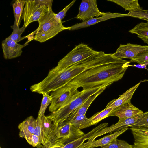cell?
Instances as JSON below:
<instances>
[{"label": "cell", "instance_id": "6da1fadb", "mask_svg": "<svg viewBox=\"0 0 148 148\" xmlns=\"http://www.w3.org/2000/svg\"><path fill=\"white\" fill-rule=\"evenodd\" d=\"M130 61L112 63L94 67L80 73L67 85L84 90L121 79L129 66Z\"/></svg>", "mask_w": 148, "mask_h": 148}, {"label": "cell", "instance_id": "7a4b0ae2", "mask_svg": "<svg viewBox=\"0 0 148 148\" xmlns=\"http://www.w3.org/2000/svg\"><path fill=\"white\" fill-rule=\"evenodd\" d=\"M112 84H108L79 91L67 104L47 116L53 121L54 125L66 120L75 109L83 104L91 95L103 88Z\"/></svg>", "mask_w": 148, "mask_h": 148}, {"label": "cell", "instance_id": "3957f363", "mask_svg": "<svg viewBox=\"0 0 148 148\" xmlns=\"http://www.w3.org/2000/svg\"><path fill=\"white\" fill-rule=\"evenodd\" d=\"M56 14L53 11H49L38 20L39 26L35 31L34 38L35 40L42 43L51 38L62 31L70 30V27H64L62 21L56 18Z\"/></svg>", "mask_w": 148, "mask_h": 148}, {"label": "cell", "instance_id": "277c9868", "mask_svg": "<svg viewBox=\"0 0 148 148\" xmlns=\"http://www.w3.org/2000/svg\"><path fill=\"white\" fill-rule=\"evenodd\" d=\"M97 52L87 45L79 44L75 46L73 50L59 61L56 67L49 71H58L67 68L90 57Z\"/></svg>", "mask_w": 148, "mask_h": 148}, {"label": "cell", "instance_id": "5b68a950", "mask_svg": "<svg viewBox=\"0 0 148 148\" xmlns=\"http://www.w3.org/2000/svg\"><path fill=\"white\" fill-rule=\"evenodd\" d=\"M54 125L56 126L55 134L57 139L56 143L65 145L85 134L81 129L72 125L67 119Z\"/></svg>", "mask_w": 148, "mask_h": 148}, {"label": "cell", "instance_id": "8992f818", "mask_svg": "<svg viewBox=\"0 0 148 148\" xmlns=\"http://www.w3.org/2000/svg\"><path fill=\"white\" fill-rule=\"evenodd\" d=\"M77 89L66 84L51 92V101L49 111L54 112L68 103L79 91Z\"/></svg>", "mask_w": 148, "mask_h": 148}, {"label": "cell", "instance_id": "52a82bcc", "mask_svg": "<svg viewBox=\"0 0 148 148\" xmlns=\"http://www.w3.org/2000/svg\"><path fill=\"white\" fill-rule=\"evenodd\" d=\"M49 11L46 6L39 5L35 0H26L21 17L24 21V25L26 27L32 22L38 21Z\"/></svg>", "mask_w": 148, "mask_h": 148}, {"label": "cell", "instance_id": "ba28073f", "mask_svg": "<svg viewBox=\"0 0 148 148\" xmlns=\"http://www.w3.org/2000/svg\"><path fill=\"white\" fill-rule=\"evenodd\" d=\"M107 12H101L97 6L96 0H82L80 4L79 13L76 18L83 22L92 19L94 17L105 15Z\"/></svg>", "mask_w": 148, "mask_h": 148}, {"label": "cell", "instance_id": "9c48e42d", "mask_svg": "<svg viewBox=\"0 0 148 148\" xmlns=\"http://www.w3.org/2000/svg\"><path fill=\"white\" fill-rule=\"evenodd\" d=\"M148 51V45L127 43L120 44L112 56L118 58L133 59L142 53Z\"/></svg>", "mask_w": 148, "mask_h": 148}, {"label": "cell", "instance_id": "30bf717a", "mask_svg": "<svg viewBox=\"0 0 148 148\" xmlns=\"http://www.w3.org/2000/svg\"><path fill=\"white\" fill-rule=\"evenodd\" d=\"M27 44V42L24 45H21L7 38L2 42L4 58L11 59L19 56L22 52V48Z\"/></svg>", "mask_w": 148, "mask_h": 148}, {"label": "cell", "instance_id": "8fae6325", "mask_svg": "<svg viewBox=\"0 0 148 148\" xmlns=\"http://www.w3.org/2000/svg\"><path fill=\"white\" fill-rule=\"evenodd\" d=\"M143 112L128 101L112 110L109 116H115L119 119L131 117Z\"/></svg>", "mask_w": 148, "mask_h": 148}, {"label": "cell", "instance_id": "7c38bea8", "mask_svg": "<svg viewBox=\"0 0 148 148\" xmlns=\"http://www.w3.org/2000/svg\"><path fill=\"white\" fill-rule=\"evenodd\" d=\"M130 129L134 139L132 148H148V128L132 127Z\"/></svg>", "mask_w": 148, "mask_h": 148}, {"label": "cell", "instance_id": "4fadbf2b", "mask_svg": "<svg viewBox=\"0 0 148 148\" xmlns=\"http://www.w3.org/2000/svg\"><path fill=\"white\" fill-rule=\"evenodd\" d=\"M126 16H127V14H123L118 13H112L110 12H108L104 16L100 17L93 18L80 23L75 24L70 27V30H73L82 28H86L99 22L111 18Z\"/></svg>", "mask_w": 148, "mask_h": 148}, {"label": "cell", "instance_id": "5bb4252c", "mask_svg": "<svg viewBox=\"0 0 148 148\" xmlns=\"http://www.w3.org/2000/svg\"><path fill=\"white\" fill-rule=\"evenodd\" d=\"M108 124L106 123H101L82 136L68 143L60 148H79L85 140L93 137L103 129L107 127Z\"/></svg>", "mask_w": 148, "mask_h": 148}, {"label": "cell", "instance_id": "9a60e30c", "mask_svg": "<svg viewBox=\"0 0 148 148\" xmlns=\"http://www.w3.org/2000/svg\"><path fill=\"white\" fill-rule=\"evenodd\" d=\"M140 83L139 82L128 89L120 95L118 98L114 99L110 101L107 105L105 109L111 108L113 110L126 102L130 101L133 94Z\"/></svg>", "mask_w": 148, "mask_h": 148}, {"label": "cell", "instance_id": "2e32d148", "mask_svg": "<svg viewBox=\"0 0 148 148\" xmlns=\"http://www.w3.org/2000/svg\"><path fill=\"white\" fill-rule=\"evenodd\" d=\"M36 123V119L30 116L18 125L20 137L25 138L34 134Z\"/></svg>", "mask_w": 148, "mask_h": 148}, {"label": "cell", "instance_id": "e0dca14e", "mask_svg": "<svg viewBox=\"0 0 148 148\" xmlns=\"http://www.w3.org/2000/svg\"><path fill=\"white\" fill-rule=\"evenodd\" d=\"M129 129L128 127L114 132V133L107 135L97 140H94L88 144L84 148H94L98 147H102L106 145L117 138L120 135Z\"/></svg>", "mask_w": 148, "mask_h": 148}, {"label": "cell", "instance_id": "ac0fdd59", "mask_svg": "<svg viewBox=\"0 0 148 148\" xmlns=\"http://www.w3.org/2000/svg\"><path fill=\"white\" fill-rule=\"evenodd\" d=\"M106 86L90 96L82 105L73 111L67 119L70 120L78 115H85L86 112L93 101L108 87Z\"/></svg>", "mask_w": 148, "mask_h": 148}, {"label": "cell", "instance_id": "d6986e66", "mask_svg": "<svg viewBox=\"0 0 148 148\" xmlns=\"http://www.w3.org/2000/svg\"><path fill=\"white\" fill-rule=\"evenodd\" d=\"M112 110L111 108H105L98 112L84 122L80 125L79 129L81 130L96 124L102 119L109 117V114Z\"/></svg>", "mask_w": 148, "mask_h": 148}, {"label": "cell", "instance_id": "ffe728a7", "mask_svg": "<svg viewBox=\"0 0 148 148\" xmlns=\"http://www.w3.org/2000/svg\"><path fill=\"white\" fill-rule=\"evenodd\" d=\"M129 32L136 34L145 43L148 45V21L138 23Z\"/></svg>", "mask_w": 148, "mask_h": 148}, {"label": "cell", "instance_id": "44dd1931", "mask_svg": "<svg viewBox=\"0 0 148 148\" xmlns=\"http://www.w3.org/2000/svg\"><path fill=\"white\" fill-rule=\"evenodd\" d=\"M53 127V121L47 116L43 115L42 116L41 146L45 143Z\"/></svg>", "mask_w": 148, "mask_h": 148}, {"label": "cell", "instance_id": "7402d4cb", "mask_svg": "<svg viewBox=\"0 0 148 148\" xmlns=\"http://www.w3.org/2000/svg\"><path fill=\"white\" fill-rule=\"evenodd\" d=\"M108 1L114 2L120 6L125 9L132 12L136 10L142 9L138 0H107Z\"/></svg>", "mask_w": 148, "mask_h": 148}, {"label": "cell", "instance_id": "603a6c76", "mask_svg": "<svg viewBox=\"0 0 148 148\" xmlns=\"http://www.w3.org/2000/svg\"><path fill=\"white\" fill-rule=\"evenodd\" d=\"M26 0H17L12 4L15 20L18 27L22 19V15L24 9V6Z\"/></svg>", "mask_w": 148, "mask_h": 148}, {"label": "cell", "instance_id": "cb8c5ba5", "mask_svg": "<svg viewBox=\"0 0 148 148\" xmlns=\"http://www.w3.org/2000/svg\"><path fill=\"white\" fill-rule=\"evenodd\" d=\"M11 27L13 29V31L11 35L7 38L8 39L18 43L24 38L21 37V36L26 28L24 25L20 28L19 27H18L17 25L16 21L14 20V24Z\"/></svg>", "mask_w": 148, "mask_h": 148}, {"label": "cell", "instance_id": "d4e9b609", "mask_svg": "<svg viewBox=\"0 0 148 148\" xmlns=\"http://www.w3.org/2000/svg\"><path fill=\"white\" fill-rule=\"evenodd\" d=\"M101 148H132V145L126 141L116 139L112 142Z\"/></svg>", "mask_w": 148, "mask_h": 148}, {"label": "cell", "instance_id": "484cf974", "mask_svg": "<svg viewBox=\"0 0 148 148\" xmlns=\"http://www.w3.org/2000/svg\"><path fill=\"white\" fill-rule=\"evenodd\" d=\"M40 108L38 114V117H42L44 115L45 111L51 101V98L49 94L44 93Z\"/></svg>", "mask_w": 148, "mask_h": 148}, {"label": "cell", "instance_id": "4316f807", "mask_svg": "<svg viewBox=\"0 0 148 148\" xmlns=\"http://www.w3.org/2000/svg\"><path fill=\"white\" fill-rule=\"evenodd\" d=\"M127 16H130L137 18L147 20L148 19V10L141 9L127 14Z\"/></svg>", "mask_w": 148, "mask_h": 148}, {"label": "cell", "instance_id": "83f0119b", "mask_svg": "<svg viewBox=\"0 0 148 148\" xmlns=\"http://www.w3.org/2000/svg\"><path fill=\"white\" fill-rule=\"evenodd\" d=\"M130 61L131 62H136L139 64L148 65V51L140 54Z\"/></svg>", "mask_w": 148, "mask_h": 148}, {"label": "cell", "instance_id": "f1b7e54d", "mask_svg": "<svg viewBox=\"0 0 148 148\" xmlns=\"http://www.w3.org/2000/svg\"><path fill=\"white\" fill-rule=\"evenodd\" d=\"M88 119L86 115H78L68 120L72 125L79 128L80 125Z\"/></svg>", "mask_w": 148, "mask_h": 148}, {"label": "cell", "instance_id": "f546056e", "mask_svg": "<svg viewBox=\"0 0 148 148\" xmlns=\"http://www.w3.org/2000/svg\"><path fill=\"white\" fill-rule=\"evenodd\" d=\"M28 143L33 147L39 148L41 146L39 137L34 134H32L25 138Z\"/></svg>", "mask_w": 148, "mask_h": 148}, {"label": "cell", "instance_id": "4dcf8cb0", "mask_svg": "<svg viewBox=\"0 0 148 148\" xmlns=\"http://www.w3.org/2000/svg\"><path fill=\"white\" fill-rule=\"evenodd\" d=\"M36 123L35 131L34 134L37 136L39 138L41 145L42 130V117H38L36 119Z\"/></svg>", "mask_w": 148, "mask_h": 148}, {"label": "cell", "instance_id": "1f68e13d", "mask_svg": "<svg viewBox=\"0 0 148 148\" xmlns=\"http://www.w3.org/2000/svg\"><path fill=\"white\" fill-rule=\"evenodd\" d=\"M141 127L148 128V111L145 115L139 119L135 124L130 127Z\"/></svg>", "mask_w": 148, "mask_h": 148}, {"label": "cell", "instance_id": "d6a6232c", "mask_svg": "<svg viewBox=\"0 0 148 148\" xmlns=\"http://www.w3.org/2000/svg\"><path fill=\"white\" fill-rule=\"evenodd\" d=\"M76 1L73 0L63 9L57 14H56L55 16L56 18L59 21H62V20L65 16L66 13L69 8L74 4Z\"/></svg>", "mask_w": 148, "mask_h": 148}, {"label": "cell", "instance_id": "836d02e7", "mask_svg": "<svg viewBox=\"0 0 148 148\" xmlns=\"http://www.w3.org/2000/svg\"><path fill=\"white\" fill-rule=\"evenodd\" d=\"M36 1L41 5H45L48 8L49 11L52 12V0H35Z\"/></svg>", "mask_w": 148, "mask_h": 148}, {"label": "cell", "instance_id": "e575fe53", "mask_svg": "<svg viewBox=\"0 0 148 148\" xmlns=\"http://www.w3.org/2000/svg\"><path fill=\"white\" fill-rule=\"evenodd\" d=\"M147 65L146 64H139L138 65H130V66H131L140 68H144L147 69L146 67Z\"/></svg>", "mask_w": 148, "mask_h": 148}, {"label": "cell", "instance_id": "d590c367", "mask_svg": "<svg viewBox=\"0 0 148 148\" xmlns=\"http://www.w3.org/2000/svg\"><path fill=\"white\" fill-rule=\"evenodd\" d=\"M64 146L59 144H56L49 148H60Z\"/></svg>", "mask_w": 148, "mask_h": 148}, {"label": "cell", "instance_id": "8d00e7d4", "mask_svg": "<svg viewBox=\"0 0 148 148\" xmlns=\"http://www.w3.org/2000/svg\"><path fill=\"white\" fill-rule=\"evenodd\" d=\"M147 81H148V79H144L143 80L141 81L140 82V83L141 82H147Z\"/></svg>", "mask_w": 148, "mask_h": 148}, {"label": "cell", "instance_id": "74e56055", "mask_svg": "<svg viewBox=\"0 0 148 148\" xmlns=\"http://www.w3.org/2000/svg\"><path fill=\"white\" fill-rule=\"evenodd\" d=\"M0 148H1V147H0Z\"/></svg>", "mask_w": 148, "mask_h": 148}]
</instances>
